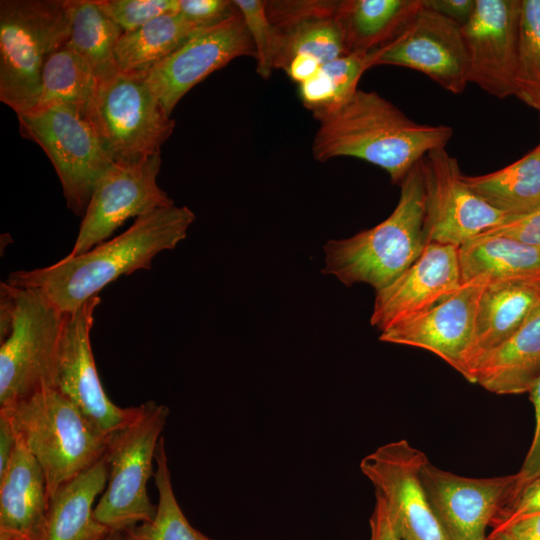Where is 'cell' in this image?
Instances as JSON below:
<instances>
[{"label":"cell","mask_w":540,"mask_h":540,"mask_svg":"<svg viewBox=\"0 0 540 540\" xmlns=\"http://www.w3.org/2000/svg\"><path fill=\"white\" fill-rule=\"evenodd\" d=\"M194 213L171 205L140 216L122 234L86 253L42 268L12 272L10 285L35 289L59 311L71 314L122 275L150 269L153 258L185 239Z\"/></svg>","instance_id":"6da1fadb"},{"label":"cell","mask_w":540,"mask_h":540,"mask_svg":"<svg viewBox=\"0 0 540 540\" xmlns=\"http://www.w3.org/2000/svg\"><path fill=\"white\" fill-rule=\"evenodd\" d=\"M314 118L319 122L312 145L316 160L362 159L384 169L395 184L429 152L445 148L453 135L451 127L417 123L377 92L362 89Z\"/></svg>","instance_id":"7a4b0ae2"},{"label":"cell","mask_w":540,"mask_h":540,"mask_svg":"<svg viewBox=\"0 0 540 540\" xmlns=\"http://www.w3.org/2000/svg\"><path fill=\"white\" fill-rule=\"evenodd\" d=\"M422 160L400 183L399 201L388 218L352 237L325 244L324 274L335 276L346 286L366 283L378 291L419 258L426 246V186Z\"/></svg>","instance_id":"3957f363"},{"label":"cell","mask_w":540,"mask_h":540,"mask_svg":"<svg viewBox=\"0 0 540 540\" xmlns=\"http://www.w3.org/2000/svg\"><path fill=\"white\" fill-rule=\"evenodd\" d=\"M66 313L35 289L0 286V408L56 389Z\"/></svg>","instance_id":"277c9868"},{"label":"cell","mask_w":540,"mask_h":540,"mask_svg":"<svg viewBox=\"0 0 540 540\" xmlns=\"http://www.w3.org/2000/svg\"><path fill=\"white\" fill-rule=\"evenodd\" d=\"M0 412L41 466L49 498L104 457L108 438L57 389H44Z\"/></svg>","instance_id":"5b68a950"},{"label":"cell","mask_w":540,"mask_h":540,"mask_svg":"<svg viewBox=\"0 0 540 540\" xmlns=\"http://www.w3.org/2000/svg\"><path fill=\"white\" fill-rule=\"evenodd\" d=\"M71 33V0L0 1V101L18 115L37 105L43 67Z\"/></svg>","instance_id":"8992f818"},{"label":"cell","mask_w":540,"mask_h":540,"mask_svg":"<svg viewBox=\"0 0 540 540\" xmlns=\"http://www.w3.org/2000/svg\"><path fill=\"white\" fill-rule=\"evenodd\" d=\"M169 412L166 405L144 402L108 437V481L94 516L110 531L127 530L155 517L157 506L148 496L147 483L154 475L153 460Z\"/></svg>","instance_id":"52a82bcc"},{"label":"cell","mask_w":540,"mask_h":540,"mask_svg":"<svg viewBox=\"0 0 540 540\" xmlns=\"http://www.w3.org/2000/svg\"><path fill=\"white\" fill-rule=\"evenodd\" d=\"M87 120L106 155L119 164L160 154L175 127L145 78L120 71L98 82Z\"/></svg>","instance_id":"ba28073f"},{"label":"cell","mask_w":540,"mask_h":540,"mask_svg":"<svg viewBox=\"0 0 540 540\" xmlns=\"http://www.w3.org/2000/svg\"><path fill=\"white\" fill-rule=\"evenodd\" d=\"M17 117L21 135L38 144L54 166L67 207L83 216L96 184L113 165L90 123L64 105Z\"/></svg>","instance_id":"9c48e42d"},{"label":"cell","mask_w":540,"mask_h":540,"mask_svg":"<svg viewBox=\"0 0 540 540\" xmlns=\"http://www.w3.org/2000/svg\"><path fill=\"white\" fill-rule=\"evenodd\" d=\"M427 462L425 453L404 439L378 447L360 462L401 540H448L422 483Z\"/></svg>","instance_id":"30bf717a"},{"label":"cell","mask_w":540,"mask_h":540,"mask_svg":"<svg viewBox=\"0 0 540 540\" xmlns=\"http://www.w3.org/2000/svg\"><path fill=\"white\" fill-rule=\"evenodd\" d=\"M426 186L425 241L461 247L510 219L467 185L458 161L445 148L422 160Z\"/></svg>","instance_id":"8fae6325"},{"label":"cell","mask_w":540,"mask_h":540,"mask_svg":"<svg viewBox=\"0 0 540 540\" xmlns=\"http://www.w3.org/2000/svg\"><path fill=\"white\" fill-rule=\"evenodd\" d=\"M160 167V154L135 164L113 163L93 190L68 255L86 253L103 243L130 218L173 205L157 184Z\"/></svg>","instance_id":"7c38bea8"},{"label":"cell","mask_w":540,"mask_h":540,"mask_svg":"<svg viewBox=\"0 0 540 540\" xmlns=\"http://www.w3.org/2000/svg\"><path fill=\"white\" fill-rule=\"evenodd\" d=\"M240 56L256 51L239 10L231 17L196 32L144 77L165 112L172 111L195 85Z\"/></svg>","instance_id":"4fadbf2b"},{"label":"cell","mask_w":540,"mask_h":540,"mask_svg":"<svg viewBox=\"0 0 540 540\" xmlns=\"http://www.w3.org/2000/svg\"><path fill=\"white\" fill-rule=\"evenodd\" d=\"M421 479L448 540H485L495 516L517 495V474L473 478L427 462Z\"/></svg>","instance_id":"5bb4252c"},{"label":"cell","mask_w":540,"mask_h":540,"mask_svg":"<svg viewBox=\"0 0 540 540\" xmlns=\"http://www.w3.org/2000/svg\"><path fill=\"white\" fill-rule=\"evenodd\" d=\"M377 65L417 70L453 94L468 81L469 57L462 26L423 5L400 34L381 48Z\"/></svg>","instance_id":"9a60e30c"},{"label":"cell","mask_w":540,"mask_h":540,"mask_svg":"<svg viewBox=\"0 0 540 540\" xmlns=\"http://www.w3.org/2000/svg\"><path fill=\"white\" fill-rule=\"evenodd\" d=\"M101 302L94 296L77 311L66 314L56 389L68 397L92 426L108 438L133 416L135 407L115 405L105 393L93 357L90 333L95 308Z\"/></svg>","instance_id":"2e32d148"},{"label":"cell","mask_w":540,"mask_h":540,"mask_svg":"<svg viewBox=\"0 0 540 540\" xmlns=\"http://www.w3.org/2000/svg\"><path fill=\"white\" fill-rule=\"evenodd\" d=\"M522 0H476L462 27L468 50V81L504 99L516 94Z\"/></svg>","instance_id":"e0dca14e"},{"label":"cell","mask_w":540,"mask_h":540,"mask_svg":"<svg viewBox=\"0 0 540 540\" xmlns=\"http://www.w3.org/2000/svg\"><path fill=\"white\" fill-rule=\"evenodd\" d=\"M487 282L485 277L463 282L448 298L381 332L379 339L430 351L465 378V361L473 340L477 307Z\"/></svg>","instance_id":"ac0fdd59"},{"label":"cell","mask_w":540,"mask_h":540,"mask_svg":"<svg viewBox=\"0 0 540 540\" xmlns=\"http://www.w3.org/2000/svg\"><path fill=\"white\" fill-rule=\"evenodd\" d=\"M461 284L459 248L429 243L406 271L376 291L371 325L383 332L416 317L448 298Z\"/></svg>","instance_id":"d6986e66"},{"label":"cell","mask_w":540,"mask_h":540,"mask_svg":"<svg viewBox=\"0 0 540 540\" xmlns=\"http://www.w3.org/2000/svg\"><path fill=\"white\" fill-rule=\"evenodd\" d=\"M338 1H266L267 18L276 35L274 69H285L297 55L321 65L346 54L337 16Z\"/></svg>","instance_id":"ffe728a7"},{"label":"cell","mask_w":540,"mask_h":540,"mask_svg":"<svg viewBox=\"0 0 540 540\" xmlns=\"http://www.w3.org/2000/svg\"><path fill=\"white\" fill-rule=\"evenodd\" d=\"M540 305V283L488 280L477 307L474 335L468 351L465 379L487 353L511 337Z\"/></svg>","instance_id":"44dd1931"},{"label":"cell","mask_w":540,"mask_h":540,"mask_svg":"<svg viewBox=\"0 0 540 540\" xmlns=\"http://www.w3.org/2000/svg\"><path fill=\"white\" fill-rule=\"evenodd\" d=\"M49 499L41 466L17 440L0 476V540H39Z\"/></svg>","instance_id":"7402d4cb"},{"label":"cell","mask_w":540,"mask_h":540,"mask_svg":"<svg viewBox=\"0 0 540 540\" xmlns=\"http://www.w3.org/2000/svg\"><path fill=\"white\" fill-rule=\"evenodd\" d=\"M540 377V305L505 342L487 353L473 371V383L498 395L529 392Z\"/></svg>","instance_id":"603a6c76"},{"label":"cell","mask_w":540,"mask_h":540,"mask_svg":"<svg viewBox=\"0 0 540 540\" xmlns=\"http://www.w3.org/2000/svg\"><path fill=\"white\" fill-rule=\"evenodd\" d=\"M108 466L103 457L62 486L49 499L39 540H100L110 530L94 516L95 499L106 488Z\"/></svg>","instance_id":"cb8c5ba5"},{"label":"cell","mask_w":540,"mask_h":540,"mask_svg":"<svg viewBox=\"0 0 540 540\" xmlns=\"http://www.w3.org/2000/svg\"><path fill=\"white\" fill-rule=\"evenodd\" d=\"M422 6V0L338 1L346 54L369 52L392 42Z\"/></svg>","instance_id":"d4e9b609"},{"label":"cell","mask_w":540,"mask_h":540,"mask_svg":"<svg viewBox=\"0 0 540 540\" xmlns=\"http://www.w3.org/2000/svg\"><path fill=\"white\" fill-rule=\"evenodd\" d=\"M462 283L477 277L540 283V247L501 235L482 234L461 247Z\"/></svg>","instance_id":"484cf974"},{"label":"cell","mask_w":540,"mask_h":540,"mask_svg":"<svg viewBox=\"0 0 540 540\" xmlns=\"http://www.w3.org/2000/svg\"><path fill=\"white\" fill-rule=\"evenodd\" d=\"M203 28L207 27L177 12L159 16L133 32H124L115 48L118 69L145 77Z\"/></svg>","instance_id":"4316f807"},{"label":"cell","mask_w":540,"mask_h":540,"mask_svg":"<svg viewBox=\"0 0 540 540\" xmlns=\"http://www.w3.org/2000/svg\"><path fill=\"white\" fill-rule=\"evenodd\" d=\"M471 190L510 219L540 210V143L516 162L492 173L464 176Z\"/></svg>","instance_id":"83f0119b"},{"label":"cell","mask_w":540,"mask_h":540,"mask_svg":"<svg viewBox=\"0 0 540 540\" xmlns=\"http://www.w3.org/2000/svg\"><path fill=\"white\" fill-rule=\"evenodd\" d=\"M97 88L98 80L88 63L66 44L45 62L34 109L64 105L87 119Z\"/></svg>","instance_id":"f1b7e54d"},{"label":"cell","mask_w":540,"mask_h":540,"mask_svg":"<svg viewBox=\"0 0 540 540\" xmlns=\"http://www.w3.org/2000/svg\"><path fill=\"white\" fill-rule=\"evenodd\" d=\"M123 33L95 0H71V33L67 45L88 63L98 82L119 72L115 48Z\"/></svg>","instance_id":"f546056e"},{"label":"cell","mask_w":540,"mask_h":540,"mask_svg":"<svg viewBox=\"0 0 540 540\" xmlns=\"http://www.w3.org/2000/svg\"><path fill=\"white\" fill-rule=\"evenodd\" d=\"M380 53L381 48L352 53L323 64L313 77L299 84L303 105L316 117L344 103L358 89L363 73L376 66Z\"/></svg>","instance_id":"4dcf8cb0"},{"label":"cell","mask_w":540,"mask_h":540,"mask_svg":"<svg viewBox=\"0 0 540 540\" xmlns=\"http://www.w3.org/2000/svg\"><path fill=\"white\" fill-rule=\"evenodd\" d=\"M155 485L158 503L155 517L127 529L133 540H215L195 529L180 508L172 487L164 438L158 443L156 455Z\"/></svg>","instance_id":"1f68e13d"},{"label":"cell","mask_w":540,"mask_h":540,"mask_svg":"<svg viewBox=\"0 0 540 540\" xmlns=\"http://www.w3.org/2000/svg\"><path fill=\"white\" fill-rule=\"evenodd\" d=\"M515 96L539 110L540 0H522Z\"/></svg>","instance_id":"d6a6232c"},{"label":"cell","mask_w":540,"mask_h":540,"mask_svg":"<svg viewBox=\"0 0 540 540\" xmlns=\"http://www.w3.org/2000/svg\"><path fill=\"white\" fill-rule=\"evenodd\" d=\"M256 51L257 72L263 78H269L274 69L276 35L266 14V1L235 0Z\"/></svg>","instance_id":"836d02e7"},{"label":"cell","mask_w":540,"mask_h":540,"mask_svg":"<svg viewBox=\"0 0 540 540\" xmlns=\"http://www.w3.org/2000/svg\"><path fill=\"white\" fill-rule=\"evenodd\" d=\"M123 32H133L153 19L179 11V0H95Z\"/></svg>","instance_id":"e575fe53"},{"label":"cell","mask_w":540,"mask_h":540,"mask_svg":"<svg viewBox=\"0 0 540 540\" xmlns=\"http://www.w3.org/2000/svg\"><path fill=\"white\" fill-rule=\"evenodd\" d=\"M540 513V476L527 483L495 516L491 532L507 529L519 519Z\"/></svg>","instance_id":"d590c367"},{"label":"cell","mask_w":540,"mask_h":540,"mask_svg":"<svg viewBox=\"0 0 540 540\" xmlns=\"http://www.w3.org/2000/svg\"><path fill=\"white\" fill-rule=\"evenodd\" d=\"M238 11L228 0H179V13L201 27L213 26Z\"/></svg>","instance_id":"8d00e7d4"},{"label":"cell","mask_w":540,"mask_h":540,"mask_svg":"<svg viewBox=\"0 0 540 540\" xmlns=\"http://www.w3.org/2000/svg\"><path fill=\"white\" fill-rule=\"evenodd\" d=\"M528 393L535 411V430L532 443L523 464L516 473L518 476V492L527 483L540 476V377Z\"/></svg>","instance_id":"74e56055"},{"label":"cell","mask_w":540,"mask_h":540,"mask_svg":"<svg viewBox=\"0 0 540 540\" xmlns=\"http://www.w3.org/2000/svg\"><path fill=\"white\" fill-rule=\"evenodd\" d=\"M484 234L506 236L540 247V210L527 216L508 219Z\"/></svg>","instance_id":"f35d334b"},{"label":"cell","mask_w":540,"mask_h":540,"mask_svg":"<svg viewBox=\"0 0 540 540\" xmlns=\"http://www.w3.org/2000/svg\"><path fill=\"white\" fill-rule=\"evenodd\" d=\"M423 5L463 27L474 14L476 0H423Z\"/></svg>","instance_id":"ab89813d"},{"label":"cell","mask_w":540,"mask_h":540,"mask_svg":"<svg viewBox=\"0 0 540 540\" xmlns=\"http://www.w3.org/2000/svg\"><path fill=\"white\" fill-rule=\"evenodd\" d=\"M375 506L370 524V540H401L396 533L383 498L375 492Z\"/></svg>","instance_id":"60d3db41"},{"label":"cell","mask_w":540,"mask_h":540,"mask_svg":"<svg viewBox=\"0 0 540 540\" xmlns=\"http://www.w3.org/2000/svg\"><path fill=\"white\" fill-rule=\"evenodd\" d=\"M17 438L8 418L0 412V476L6 470L16 448Z\"/></svg>","instance_id":"b9f144b4"},{"label":"cell","mask_w":540,"mask_h":540,"mask_svg":"<svg viewBox=\"0 0 540 540\" xmlns=\"http://www.w3.org/2000/svg\"><path fill=\"white\" fill-rule=\"evenodd\" d=\"M504 531L515 540H540V513L519 519Z\"/></svg>","instance_id":"7bdbcfd3"},{"label":"cell","mask_w":540,"mask_h":540,"mask_svg":"<svg viewBox=\"0 0 540 540\" xmlns=\"http://www.w3.org/2000/svg\"><path fill=\"white\" fill-rule=\"evenodd\" d=\"M100 540H133L127 530H113L109 531Z\"/></svg>","instance_id":"ee69618b"},{"label":"cell","mask_w":540,"mask_h":540,"mask_svg":"<svg viewBox=\"0 0 540 540\" xmlns=\"http://www.w3.org/2000/svg\"><path fill=\"white\" fill-rule=\"evenodd\" d=\"M485 540H515L507 531L490 532Z\"/></svg>","instance_id":"f6af8a7d"},{"label":"cell","mask_w":540,"mask_h":540,"mask_svg":"<svg viewBox=\"0 0 540 540\" xmlns=\"http://www.w3.org/2000/svg\"><path fill=\"white\" fill-rule=\"evenodd\" d=\"M538 111H539V114H540V108H539V110H538Z\"/></svg>","instance_id":"bcb514c9"}]
</instances>
